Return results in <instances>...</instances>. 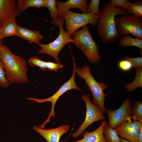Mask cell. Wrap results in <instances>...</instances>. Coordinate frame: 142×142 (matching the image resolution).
Segmentation results:
<instances>
[{
    "instance_id": "cell-13",
    "label": "cell",
    "mask_w": 142,
    "mask_h": 142,
    "mask_svg": "<svg viewBox=\"0 0 142 142\" xmlns=\"http://www.w3.org/2000/svg\"><path fill=\"white\" fill-rule=\"evenodd\" d=\"M17 0H0V27L10 17L19 16Z\"/></svg>"
},
{
    "instance_id": "cell-1",
    "label": "cell",
    "mask_w": 142,
    "mask_h": 142,
    "mask_svg": "<svg viewBox=\"0 0 142 142\" xmlns=\"http://www.w3.org/2000/svg\"><path fill=\"white\" fill-rule=\"evenodd\" d=\"M0 60L11 83H26L28 82V64L23 57L12 53L9 48L0 42Z\"/></svg>"
},
{
    "instance_id": "cell-11",
    "label": "cell",
    "mask_w": 142,
    "mask_h": 142,
    "mask_svg": "<svg viewBox=\"0 0 142 142\" xmlns=\"http://www.w3.org/2000/svg\"><path fill=\"white\" fill-rule=\"evenodd\" d=\"M131 117H129L119 127L115 129L119 137L133 142H137V136L141 128L142 121L131 120Z\"/></svg>"
},
{
    "instance_id": "cell-33",
    "label": "cell",
    "mask_w": 142,
    "mask_h": 142,
    "mask_svg": "<svg viewBox=\"0 0 142 142\" xmlns=\"http://www.w3.org/2000/svg\"><path fill=\"white\" fill-rule=\"evenodd\" d=\"M121 138L122 142H133L132 141L128 140L124 138Z\"/></svg>"
},
{
    "instance_id": "cell-30",
    "label": "cell",
    "mask_w": 142,
    "mask_h": 142,
    "mask_svg": "<svg viewBox=\"0 0 142 142\" xmlns=\"http://www.w3.org/2000/svg\"><path fill=\"white\" fill-rule=\"evenodd\" d=\"M118 66L120 69L125 72L129 71L132 68L131 63L128 60L124 59L119 62Z\"/></svg>"
},
{
    "instance_id": "cell-26",
    "label": "cell",
    "mask_w": 142,
    "mask_h": 142,
    "mask_svg": "<svg viewBox=\"0 0 142 142\" xmlns=\"http://www.w3.org/2000/svg\"><path fill=\"white\" fill-rule=\"evenodd\" d=\"M100 0H91L87 7V13H92L99 15L100 13L99 8Z\"/></svg>"
},
{
    "instance_id": "cell-8",
    "label": "cell",
    "mask_w": 142,
    "mask_h": 142,
    "mask_svg": "<svg viewBox=\"0 0 142 142\" xmlns=\"http://www.w3.org/2000/svg\"><path fill=\"white\" fill-rule=\"evenodd\" d=\"M72 58H73L72 57ZM73 60V69L72 74L70 78L64 83L59 90L51 97L46 99H38L32 98H27V99L36 102L37 103H42L46 102H50L52 104L51 108L48 117L46 120L42 124L38 126V127L44 129L45 125L50 122L51 118L53 116L55 117V113L54 111V107L55 104L59 98L64 93L68 90L72 89H76L82 92L80 89L76 84L75 81V76L76 73L75 68L76 64L74 60Z\"/></svg>"
},
{
    "instance_id": "cell-22",
    "label": "cell",
    "mask_w": 142,
    "mask_h": 142,
    "mask_svg": "<svg viewBox=\"0 0 142 142\" xmlns=\"http://www.w3.org/2000/svg\"><path fill=\"white\" fill-rule=\"evenodd\" d=\"M45 7L49 11L50 17L53 21L51 22L54 24L58 17L59 9L57 7L55 0H45Z\"/></svg>"
},
{
    "instance_id": "cell-6",
    "label": "cell",
    "mask_w": 142,
    "mask_h": 142,
    "mask_svg": "<svg viewBox=\"0 0 142 142\" xmlns=\"http://www.w3.org/2000/svg\"><path fill=\"white\" fill-rule=\"evenodd\" d=\"M65 21L66 31L72 37L73 33L79 28L90 24L97 25L99 16L92 13H79L68 10L61 16Z\"/></svg>"
},
{
    "instance_id": "cell-9",
    "label": "cell",
    "mask_w": 142,
    "mask_h": 142,
    "mask_svg": "<svg viewBox=\"0 0 142 142\" xmlns=\"http://www.w3.org/2000/svg\"><path fill=\"white\" fill-rule=\"evenodd\" d=\"M81 99L86 104V111L85 119L77 130L72 135L73 138L78 137L85 130L93 123L100 120H104L105 117L104 112L98 105L93 104L90 100V94H83Z\"/></svg>"
},
{
    "instance_id": "cell-17",
    "label": "cell",
    "mask_w": 142,
    "mask_h": 142,
    "mask_svg": "<svg viewBox=\"0 0 142 142\" xmlns=\"http://www.w3.org/2000/svg\"><path fill=\"white\" fill-rule=\"evenodd\" d=\"M17 17L13 16L8 18L0 27V40L7 37L15 36L18 26L16 22Z\"/></svg>"
},
{
    "instance_id": "cell-4",
    "label": "cell",
    "mask_w": 142,
    "mask_h": 142,
    "mask_svg": "<svg viewBox=\"0 0 142 142\" xmlns=\"http://www.w3.org/2000/svg\"><path fill=\"white\" fill-rule=\"evenodd\" d=\"M90 66L85 65L82 67H76L75 72L82 79H83L88 87L93 96L92 102L94 105H98L104 113L106 108L104 100L106 97L110 94L104 93V90L107 89L108 86L103 82H98L90 72Z\"/></svg>"
},
{
    "instance_id": "cell-15",
    "label": "cell",
    "mask_w": 142,
    "mask_h": 142,
    "mask_svg": "<svg viewBox=\"0 0 142 142\" xmlns=\"http://www.w3.org/2000/svg\"><path fill=\"white\" fill-rule=\"evenodd\" d=\"M15 36L27 40L29 44L34 43L37 44L43 37L38 30H31L18 25L17 28Z\"/></svg>"
},
{
    "instance_id": "cell-18",
    "label": "cell",
    "mask_w": 142,
    "mask_h": 142,
    "mask_svg": "<svg viewBox=\"0 0 142 142\" xmlns=\"http://www.w3.org/2000/svg\"><path fill=\"white\" fill-rule=\"evenodd\" d=\"M17 4L20 13L28 8L35 7L38 9L45 7V0H18Z\"/></svg>"
},
{
    "instance_id": "cell-23",
    "label": "cell",
    "mask_w": 142,
    "mask_h": 142,
    "mask_svg": "<svg viewBox=\"0 0 142 142\" xmlns=\"http://www.w3.org/2000/svg\"><path fill=\"white\" fill-rule=\"evenodd\" d=\"M131 118L133 120L142 121V102L137 100L132 105Z\"/></svg>"
},
{
    "instance_id": "cell-24",
    "label": "cell",
    "mask_w": 142,
    "mask_h": 142,
    "mask_svg": "<svg viewBox=\"0 0 142 142\" xmlns=\"http://www.w3.org/2000/svg\"><path fill=\"white\" fill-rule=\"evenodd\" d=\"M126 11L128 14H133L139 17H142V2L137 1L134 3L130 2Z\"/></svg>"
},
{
    "instance_id": "cell-27",
    "label": "cell",
    "mask_w": 142,
    "mask_h": 142,
    "mask_svg": "<svg viewBox=\"0 0 142 142\" xmlns=\"http://www.w3.org/2000/svg\"><path fill=\"white\" fill-rule=\"evenodd\" d=\"M130 2L129 0H111L110 1V6L113 8L120 7L126 11Z\"/></svg>"
},
{
    "instance_id": "cell-32",
    "label": "cell",
    "mask_w": 142,
    "mask_h": 142,
    "mask_svg": "<svg viewBox=\"0 0 142 142\" xmlns=\"http://www.w3.org/2000/svg\"><path fill=\"white\" fill-rule=\"evenodd\" d=\"M137 142H142V127L141 128L138 135Z\"/></svg>"
},
{
    "instance_id": "cell-28",
    "label": "cell",
    "mask_w": 142,
    "mask_h": 142,
    "mask_svg": "<svg viewBox=\"0 0 142 142\" xmlns=\"http://www.w3.org/2000/svg\"><path fill=\"white\" fill-rule=\"evenodd\" d=\"M11 83L6 77V73L0 60V86L3 88L8 87Z\"/></svg>"
},
{
    "instance_id": "cell-7",
    "label": "cell",
    "mask_w": 142,
    "mask_h": 142,
    "mask_svg": "<svg viewBox=\"0 0 142 142\" xmlns=\"http://www.w3.org/2000/svg\"><path fill=\"white\" fill-rule=\"evenodd\" d=\"M116 28L119 36L130 34L135 38L142 39V19L133 14L115 18Z\"/></svg>"
},
{
    "instance_id": "cell-3",
    "label": "cell",
    "mask_w": 142,
    "mask_h": 142,
    "mask_svg": "<svg viewBox=\"0 0 142 142\" xmlns=\"http://www.w3.org/2000/svg\"><path fill=\"white\" fill-rule=\"evenodd\" d=\"M72 38L75 46L84 53L91 64H96L99 63L101 59L99 47L93 39L87 26L75 31Z\"/></svg>"
},
{
    "instance_id": "cell-31",
    "label": "cell",
    "mask_w": 142,
    "mask_h": 142,
    "mask_svg": "<svg viewBox=\"0 0 142 142\" xmlns=\"http://www.w3.org/2000/svg\"><path fill=\"white\" fill-rule=\"evenodd\" d=\"M46 69L51 71H56L63 67L64 65L60 63H54L50 61L46 62Z\"/></svg>"
},
{
    "instance_id": "cell-21",
    "label": "cell",
    "mask_w": 142,
    "mask_h": 142,
    "mask_svg": "<svg viewBox=\"0 0 142 142\" xmlns=\"http://www.w3.org/2000/svg\"><path fill=\"white\" fill-rule=\"evenodd\" d=\"M107 124L104 127L103 131L106 142H122L121 138L119 136L116 131L109 127Z\"/></svg>"
},
{
    "instance_id": "cell-20",
    "label": "cell",
    "mask_w": 142,
    "mask_h": 142,
    "mask_svg": "<svg viewBox=\"0 0 142 142\" xmlns=\"http://www.w3.org/2000/svg\"><path fill=\"white\" fill-rule=\"evenodd\" d=\"M118 44L123 47L130 46L138 47L142 52V39L133 38L129 35L121 37L119 40Z\"/></svg>"
},
{
    "instance_id": "cell-5",
    "label": "cell",
    "mask_w": 142,
    "mask_h": 142,
    "mask_svg": "<svg viewBox=\"0 0 142 142\" xmlns=\"http://www.w3.org/2000/svg\"><path fill=\"white\" fill-rule=\"evenodd\" d=\"M64 22V20L61 17L58 16L54 24L55 27L58 26L59 28V34L57 38L47 44L40 43L37 44L41 48L38 50V53L48 54L52 57L56 63H61L58 58L60 50L66 44L69 43H74L72 38L68 35L67 32L63 29Z\"/></svg>"
},
{
    "instance_id": "cell-34",
    "label": "cell",
    "mask_w": 142,
    "mask_h": 142,
    "mask_svg": "<svg viewBox=\"0 0 142 142\" xmlns=\"http://www.w3.org/2000/svg\"><path fill=\"white\" fill-rule=\"evenodd\" d=\"M1 42V40H0V42Z\"/></svg>"
},
{
    "instance_id": "cell-14",
    "label": "cell",
    "mask_w": 142,
    "mask_h": 142,
    "mask_svg": "<svg viewBox=\"0 0 142 142\" xmlns=\"http://www.w3.org/2000/svg\"><path fill=\"white\" fill-rule=\"evenodd\" d=\"M87 0H69L65 2L56 0V5L59 9L58 16L61 17L66 12L74 8L80 9L82 13H87Z\"/></svg>"
},
{
    "instance_id": "cell-16",
    "label": "cell",
    "mask_w": 142,
    "mask_h": 142,
    "mask_svg": "<svg viewBox=\"0 0 142 142\" xmlns=\"http://www.w3.org/2000/svg\"><path fill=\"white\" fill-rule=\"evenodd\" d=\"M108 122L104 120L99 127L92 132L84 131L83 138L81 139L72 142H106L104 139V129Z\"/></svg>"
},
{
    "instance_id": "cell-29",
    "label": "cell",
    "mask_w": 142,
    "mask_h": 142,
    "mask_svg": "<svg viewBox=\"0 0 142 142\" xmlns=\"http://www.w3.org/2000/svg\"><path fill=\"white\" fill-rule=\"evenodd\" d=\"M124 59L130 61L131 63L132 68L142 67V57L131 58L125 56L124 57Z\"/></svg>"
},
{
    "instance_id": "cell-25",
    "label": "cell",
    "mask_w": 142,
    "mask_h": 142,
    "mask_svg": "<svg viewBox=\"0 0 142 142\" xmlns=\"http://www.w3.org/2000/svg\"><path fill=\"white\" fill-rule=\"evenodd\" d=\"M30 65L32 67H38L39 69L43 71L46 70V62L38 58L36 56L30 58L28 61Z\"/></svg>"
},
{
    "instance_id": "cell-12",
    "label": "cell",
    "mask_w": 142,
    "mask_h": 142,
    "mask_svg": "<svg viewBox=\"0 0 142 142\" xmlns=\"http://www.w3.org/2000/svg\"><path fill=\"white\" fill-rule=\"evenodd\" d=\"M70 127L69 125L67 124L54 129H45L34 126L33 129L42 136L47 142H59L61 136L69 131Z\"/></svg>"
},
{
    "instance_id": "cell-10",
    "label": "cell",
    "mask_w": 142,
    "mask_h": 142,
    "mask_svg": "<svg viewBox=\"0 0 142 142\" xmlns=\"http://www.w3.org/2000/svg\"><path fill=\"white\" fill-rule=\"evenodd\" d=\"M132 104L129 98L125 99L116 110L106 108L105 113L108 117V125L114 129L120 127L129 117H131Z\"/></svg>"
},
{
    "instance_id": "cell-2",
    "label": "cell",
    "mask_w": 142,
    "mask_h": 142,
    "mask_svg": "<svg viewBox=\"0 0 142 142\" xmlns=\"http://www.w3.org/2000/svg\"><path fill=\"white\" fill-rule=\"evenodd\" d=\"M100 11L97 28L99 37L105 44L115 42L119 35L115 27V18L116 15L122 16L128 13L121 7H111L110 1L103 6Z\"/></svg>"
},
{
    "instance_id": "cell-19",
    "label": "cell",
    "mask_w": 142,
    "mask_h": 142,
    "mask_svg": "<svg viewBox=\"0 0 142 142\" xmlns=\"http://www.w3.org/2000/svg\"><path fill=\"white\" fill-rule=\"evenodd\" d=\"M136 75L133 81L126 84L125 89L128 92L133 91L138 88H142V67L135 68Z\"/></svg>"
}]
</instances>
